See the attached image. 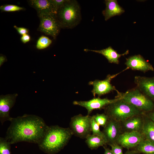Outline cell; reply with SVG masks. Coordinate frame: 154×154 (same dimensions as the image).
<instances>
[{
    "instance_id": "1",
    "label": "cell",
    "mask_w": 154,
    "mask_h": 154,
    "mask_svg": "<svg viewBox=\"0 0 154 154\" xmlns=\"http://www.w3.org/2000/svg\"><path fill=\"white\" fill-rule=\"evenodd\" d=\"M5 138L11 144L21 142L38 144L48 126L38 116L25 114L12 118Z\"/></svg>"
},
{
    "instance_id": "2",
    "label": "cell",
    "mask_w": 154,
    "mask_h": 154,
    "mask_svg": "<svg viewBox=\"0 0 154 154\" xmlns=\"http://www.w3.org/2000/svg\"><path fill=\"white\" fill-rule=\"evenodd\" d=\"M73 135L70 127L58 125L48 126L38 144L39 149L47 154H55L63 149Z\"/></svg>"
},
{
    "instance_id": "3",
    "label": "cell",
    "mask_w": 154,
    "mask_h": 154,
    "mask_svg": "<svg viewBox=\"0 0 154 154\" xmlns=\"http://www.w3.org/2000/svg\"><path fill=\"white\" fill-rule=\"evenodd\" d=\"M56 16L61 28H74L79 24L82 19L79 3L75 0H67L58 9Z\"/></svg>"
},
{
    "instance_id": "4",
    "label": "cell",
    "mask_w": 154,
    "mask_h": 154,
    "mask_svg": "<svg viewBox=\"0 0 154 154\" xmlns=\"http://www.w3.org/2000/svg\"><path fill=\"white\" fill-rule=\"evenodd\" d=\"M103 109L104 113L110 118L120 122L133 116L145 113L121 98Z\"/></svg>"
},
{
    "instance_id": "5",
    "label": "cell",
    "mask_w": 154,
    "mask_h": 154,
    "mask_svg": "<svg viewBox=\"0 0 154 154\" xmlns=\"http://www.w3.org/2000/svg\"><path fill=\"white\" fill-rule=\"evenodd\" d=\"M116 98H121L144 112L154 110V102L141 92L137 87L128 90L125 93H117Z\"/></svg>"
},
{
    "instance_id": "6",
    "label": "cell",
    "mask_w": 154,
    "mask_h": 154,
    "mask_svg": "<svg viewBox=\"0 0 154 154\" xmlns=\"http://www.w3.org/2000/svg\"><path fill=\"white\" fill-rule=\"evenodd\" d=\"M92 116L81 114L72 117L70 123V128L73 135L82 139H86L91 134Z\"/></svg>"
},
{
    "instance_id": "7",
    "label": "cell",
    "mask_w": 154,
    "mask_h": 154,
    "mask_svg": "<svg viewBox=\"0 0 154 154\" xmlns=\"http://www.w3.org/2000/svg\"><path fill=\"white\" fill-rule=\"evenodd\" d=\"M56 15L40 14L38 15L40 23L38 30L45 34L55 38L61 29L56 16Z\"/></svg>"
},
{
    "instance_id": "8",
    "label": "cell",
    "mask_w": 154,
    "mask_h": 154,
    "mask_svg": "<svg viewBox=\"0 0 154 154\" xmlns=\"http://www.w3.org/2000/svg\"><path fill=\"white\" fill-rule=\"evenodd\" d=\"M129 69L127 67L121 72L112 75L108 74L106 78L103 80H96L90 81L88 84L93 86V87L91 92L93 96L95 97L97 95L99 97L104 95L108 94L113 91H116L117 93L119 92L114 86L111 84L112 80L116 77L121 72Z\"/></svg>"
},
{
    "instance_id": "9",
    "label": "cell",
    "mask_w": 154,
    "mask_h": 154,
    "mask_svg": "<svg viewBox=\"0 0 154 154\" xmlns=\"http://www.w3.org/2000/svg\"><path fill=\"white\" fill-rule=\"evenodd\" d=\"M145 139L142 132H124L119 136L116 143L123 147L129 149L136 147Z\"/></svg>"
},
{
    "instance_id": "10",
    "label": "cell",
    "mask_w": 154,
    "mask_h": 154,
    "mask_svg": "<svg viewBox=\"0 0 154 154\" xmlns=\"http://www.w3.org/2000/svg\"><path fill=\"white\" fill-rule=\"evenodd\" d=\"M102 131L107 144L116 143L119 136L122 133L121 122L110 119Z\"/></svg>"
},
{
    "instance_id": "11",
    "label": "cell",
    "mask_w": 154,
    "mask_h": 154,
    "mask_svg": "<svg viewBox=\"0 0 154 154\" xmlns=\"http://www.w3.org/2000/svg\"><path fill=\"white\" fill-rule=\"evenodd\" d=\"M120 98H116L114 99H109L107 98L102 99L98 97L94 98L88 101H75L73 103L74 105L85 108L87 110V115H90L94 110L103 109L106 106L116 101Z\"/></svg>"
},
{
    "instance_id": "12",
    "label": "cell",
    "mask_w": 154,
    "mask_h": 154,
    "mask_svg": "<svg viewBox=\"0 0 154 154\" xmlns=\"http://www.w3.org/2000/svg\"><path fill=\"white\" fill-rule=\"evenodd\" d=\"M17 96V94L0 96V120L2 125L5 121H10L12 119L9 115V112L15 104Z\"/></svg>"
},
{
    "instance_id": "13",
    "label": "cell",
    "mask_w": 154,
    "mask_h": 154,
    "mask_svg": "<svg viewBox=\"0 0 154 154\" xmlns=\"http://www.w3.org/2000/svg\"><path fill=\"white\" fill-rule=\"evenodd\" d=\"M134 82L139 90L154 102V76H137L135 77Z\"/></svg>"
},
{
    "instance_id": "14",
    "label": "cell",
    "mask_w": 154,
    "mask_h": 154,
    "mask_svg": "<svg viewBox=\"0 0 154 154\" xmlns=\"http://www.w3.org/2000/svg\"><path fill=\"white\" fill-rule=\"evenodd\" d=\"M125 64L127 67L133 70L140 71L143 72L154 70L152 65L140 54L134 55L126 58Z\"/></svg>"
},
{
    "instance_id": "15",
    "label": "cell",
    "mask_w": 154,
    "mask_h": 154,
    "mask_svg": "<svg viewBox=\"0 0 154 154\" xmlns=\"http://www.w3.org/2000/svg\"><path fill=\"white\" fill-rule=\"evenodd\" d=\"M31 6L35 9L37 15H56L58 8L52 0H30L28 1Z\"/></svg>"
},
{
    "instance_id": "16",
    "label": "cell",
    "mask_w": 154,
    "mask_h": 154,
    "mask_svg": "<svg viewBox=\"0 0 154 154\" xmlns=\"http://www.w3.org/2000/svg\"><path fill=\"white\" fill-rule=\"evenodd\" d=\"M144 114L133 116L121 122L122 132L132 131L141 132Z\"/></svg>"
},
{
    "instance_id": "17",
    "label": "cell",
    "mask_w": 154,
    "mask_h": 154,
    "mask_svg": "<svg viewBox=\"0 0 154 154\" xmlns=\"http://www.w3.org/2000/svg\"><path fill=\"white\" fill-rule=\"evenodd\" d=\"M84 50L86 52L92 51L101 54L105 57L109 63L116 64H119V59L121 57L126 55L129 53V50H127L123 53L119 54L111 46H109L105 49L99 50L88 49H85Z\"/></svg>"
},
{
    "instance_id": "18",
    "label": "cell",
    "mask_w": 154,
    "mask_h": 154,
    "mask_svg": "<svg viewBox=\"0 0 154 154\" xmlns=\"http://www.w3.org/2000/svg\"><path fill=\"white\" fill-rule=\"evenodd\" d=\"M105 3L106 7L102 13L106 21L114 16L120 15L125 12L116 0H105Z\"/></svg>"
},
{
    "instance_id": "19",
    "label": "cell",
    "mask_w": 154,
    "mask_h": 154,
    "mask_svg": "<svg viewBox=\"0 0 154 154\" xmlns=\"http://www.w3.org/2000/svg\"><path fill=\"white\" fill-rule=\"evenodd\" d=\"M141 132L145 139L154 142V123L145 114Z\"/></svg>"
},
{
    "instance_id": "20",
    "label": "cell",
    "mask_w": 154,
    "mask_h": 154,
    "mask_svg": "<svg viewBox=\"0 0 154 154\" xmlns=\"http://www.w3.org/2000/svg\"><path fill=\"white\" fill-rule=\"evenodd\" d=\"M85 142L91 149H95L100 146L107 144L105 139L102 137L95 134H91L86 139Z\"/></svg>"
},
{
    "instance_id": "21",
    "label": "cell",
    "mask_w": 154,
    "mask_h": 154,
    "mask_svg": "<svg viewBox=\"0 0 154 154\" xmlns=\"http://www.w3.org/2000/svg\"><path fill=\"white\" fill-rule=\"evenodd\" d=\"M136 151L143 154H154V142L145 139L135 147Z\"/></svg>"
},
{
    "instance_id": "22",
    "label": "cell",
    "mask_w": 154,
    "mask_h": 154,
    "mask_svg": "<svg viewBox=\"0 0 154 154\" xmlns=\"http://www.w3.org/2000/svg\"><path fill=\"white\" fill-rule=\"evenodd\" d=\"M11 144L5 137H0V154H12Z\"/></svg>"
},
{
    "instance_id": "23",
    "label": "cell",
    "mask_w": 154,
    "mask_h": 154,
    "mask_svg": "<svg viewBox=\"0 0 154 154\" xmlns=\"http://www.w3.org/2000/svg\"><path fill=\"white\" fill-rule=\"evenodd\" d=\"M52 40L48 37L42 36L38 39L36 48L39 50L43 49L48 47L52 43Z\"/></svg>"
},
{
    "instance_id": "24",
    "label": "cell",
    "mask_w": 154,
    "mask_h": 154,
    "mask_svg": "<svg viewBox=\"0 0 154 154\" xmlns=\"http://www.w3.org/2000/svg\"><path fill=\"white\" fill-rule=\"evenodd\" d=\"M100 126L104 127L108 121L110 117L105 114H97L92 116Z\"/></svg>"
},
{
    "instance_id": "25",
    "label": "cell",
    "mask_w": 154,
    "mask_h": 154,
    "mask_svg": "<svg viewBox=\"0 0 154 154\" xmlns=\"http://www.w3.org/2000/svg\"><path fill=\"white\" fill-rule=\"evenodd\" d=\"M91 130L92 134L100 135L104 138L102 132L100 130V125L96 121L93 116H92L91 121Z\"/></svg>"
},
{
    "instance_id": "26",
    "label": "cell",
    "mask_w": 154,
    "mask_h": 154,
    "mask_svg": "<svg viewBox=\"0 0 154 154\" xmlns=\"http://www.w3.org/2000/svg\"><path fill=\"white\" fill-rule=\"evenodd\" d=\"M0 10L4 11H15L24 9L22 7L13 5H2L0 7Z\"/></svg>"
},
{
    "instance_id": "27",
    "label": "cell",
    "mask_w": 154,
    "mask_h": 154,
    "mask_svg": "<svg viewBox=\"0 0 154 154\" xmlns=\"http://www.w3.org/2000/svg\"><path fill=\"white\" fill-rule=\"evenodd\" d=\"M111 148V150L114 154H123V147L116 143L109 145Z\"/></svg>"
},
{
    "instance_id": "28",
    "label": "cell",
    "mask_w": 154,
    "mask_h": 154,
    "mask_svg": "<svg viewBox=\"0 0 154 154\" xmlns=\"http://www.w3.org/2000/svg\"><path fill=\"white\" fill-rule=\"evenodd\" d=\"M14 27L17 30L18 33L22 35L27 34L28 32V30L26 28L18 27L16 25H14Z\"/></svg>"
},
{
    "instance_id": "29",
    "label": "cell",
    "mask_w": 154,
    "mask_h": 154,
    "mask_svg": "<svg viewBox=\"0 0 154 154\" xmlns=\"http://www.w3.org/2000/svg\"><path fill=\"white\" fill-rule=\"evenodd\" d=\"M67 0H52L54 4L58 9L64 5Z\"/></svg>"
},
{
    "instance_id": "30",
    "label": "cell",
    "mask_w": 154,
    "mask_h": 154,
    "mask_svg": "<svg viewBox=\"0 0 154 154\" xmlns=\"http://www.w3.org/2000/svg\"><path fill=\"white\" fill-rule=\"evenodd\" d=\"M30 39V36L27 34L22 35L21 38V41L24 43H25L29 42Z\"/></svg>"
},
{
    "instance_id": "31",
    "label": "cell",
    "mask_w": 154,
    "mask_h": 154,
    "mask_svg": "<svg viewBox=\"0 0 154 154\" xmlns=\"http://www.w3.org/2000/svg\"><path fill=\"white\" fill-rule=\"evenodd\" d=\"M145 114L154 123V110L145 113Z\"/></svg>"
},
{
    "instance_id": "32",
    "label": "cell",
    "mask_w": 154,
    "mask_h": 154,
    "mask_svg": "<svg viewBox=\"0 0 154 154\" xmlns=\"http://www.w3.org/2000/svg\"><path fill=\"white\" fill-rule=\"evenodd\" d=\"M7 60L5 56L0 55V67L3 63Z\"/></svg>"
},
{
    "instance_id": "33",
    "label": "cell",
    "mask_w": 154,
    "mask_h": 154,
    "mask_svg": "<svg viewBox=\"0 0 154 154\" xmlns=\"http://www.w3.org/2000/svg\"><path fill=\"white\" fill-rule=\"evenodd\" d=\"M104 147L105 149L104 154H114L111 149Z\"/></svg>"
},
{
    "instance_id": "34",
    "label": "cell",
    "mask_w": 154,
    "mask_h": 154,
    "mask_svg": "<svg viewBox=\"0 0 154 154\" xmlns=\"http://www.w3.org/2000/svg\"><path fill=\"white\" fill-rule=\"evenodd\" d=\"M139 153L136 151H127L125 154H138Z\"/></svg>"
}]
</instances>
